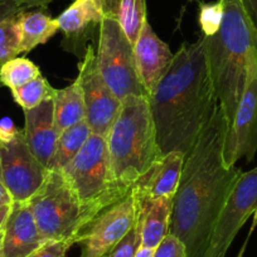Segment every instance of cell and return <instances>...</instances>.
I'll use <instances>...</instances> for the list:
<instances>
[{
	"label": "cell",
	"instance_id": "1",
	"mask_svg": "<svg viewBox=\"0 0 257 257\" xmlns=\"http://www.w3.org/2000/svg\"><path fill=\"white\" fill-rule=\"evenodd\" d=\"M227 123L218 105L185 157L173 197L169 233L185 247L187 257H206L217 218L242 170L222 163Z\"/></svg>",
	"mask_w": 257,
	"mask_h": 257
},
{
	"label": "cell",
	"instance_id": "2",
	"mask_svg": "<svg viewBox=\"0 0 257 257\" xmlns=\"http://www.w3.org/2000/svg\"><path fill=\"white\" fill-rule=\"evenodd\" d=\"M148 101L162 155L179 152L187 157L218 105L207 63L206 37L182 44Z\"/></svg>",
	"mask_w": 257,
	"mask_h": 257
},
{
	"label": "cell",
	"instance_id": "3",
	"mask_svg": "<svg viewBox=\"0 0 257 257\" xmlns=\"http://www.w3.org/2000/svg\"><path fill=\"white\" fill-rule=\"evenodd\" d=\"M221 2V27L214 36L204 37L209 75L229 126L243 95L249 64L257 59V33L239 0Z\"/></svg>",
	"mask_w": 257,
	"mask_h": 257
},
{
	"label": "cell",
	"instance_id": "4",
	"mask_svg": "<svg viewBox=\"0 0 257 257\" xmlns=\"http://www.w3.org/2000/svg\"><path fill=\"white\" fill-rule=\"evenodd\" d=\"M106 144L113 183L128 190L162 157L148 97L130 96L121 101Z\"/></svg>",
	"mask_w": 257,
	"mask_h": 257
},
{
	"label": "cell",
	"instance_id": "5",
	"mask_svg": "<svg viewBox=\"0 0 257 257\" xmlns=\"http://www.w3.org/2000/svg\"><path fill=\"white\" fill-rule=\"evenodd\" d=\"M28 203L46 241H67L72 246L78 231L98 213L81 203L61 173L51 170Z\"/></svg>",
	"mask_w": 257,
	"mask_h": 257
},
{
	"label": "cell",
	"instance_id": "6",
	"mask_svg": "<svg viewBox=\"0 0 257 257\" xmlns=\"http://www.w3.org/2000/svg\"><path fill=\"white\" fill-rule=\"evenodd\" d=\"M81 203L100 212L128 190L117 188L113 183L108 162L106 138L91 134L77 155L61 170Z\"/></svg>",
	"mask_w": 257,
	"mask_h": 257
},
{
	"label": "cell",
	"instance_id": "7",
	"mask_svg": "<svg viewBox=\"0 0 257 257\" xmlns=\"http://www.w3.org/2000/svg\"><path fill=\"white\" fill-rule=\"evenodd\" d=\"M95 52L98 71L118 100L130 96L148 97L138 73L134 46L117 21L102 19Z\"/></svg>",
	"mask_w": 257,
	"mask_h": 257
},
{
	"label": "cell",
	"instance_id": "8",
	"mask_svg": "<svg viewBox=\"0 0 257 257\" xmlns=\"http://www.w3.org/2000/svg\"><path fill=\"white\" fill-rule=\"evenodd\" d=\"M138 221V203L133 188L122 198L101 209L78 231L75 244L81 257H106Z\"/></svg>",
	"mask_w": 257,
	"mask_h": 257
},
{
	"label": "cell",
	"instance_id": "9",
	"mask_svg": "<svg viewBox=\"0 0 257 257\" xmlns=\"http://www.w3.org/2000/svg\"><path fill=\"white\" fill-rule=\"evenodd\" d=\"M48 173L28 148L23 130L0 140V179L13 202H28L43 185Z\"/></svg>",
	"mask_w": 257,
	"mask_h": 257
},
{
	"label": "cell",
	"instance_id": "10",
	"mask_svg": "<svg viewBox=\"0 0 257 257\" xmlns=\"http://www.w3.org/2000/svg\"><path fill=\"white\" fill-rule=\"evenodd\" d=\"M256 214L257 167L242 172L217 218L206 257H226L229 246L247 219Z\"/></svg>",
	"mask_w": 257,
	"mask_h": 257
},
{
	"label": "cell",
	"instance_id": "11",
	"mask_svg": "<svg viewBox=\"0 0 257 257\" xmlns=\"http://www.w3.org/2000/svg\"><path fill=\"white\" fill-rule=\"evenodd\" d=\"M77 81L82 90L86 121L91 132L106 138L120 112L121 101L101 76L92 44H88L82 61L78 63Z\"/></svg>",
	"mask_w": 257,
	"mask_h": 257
},
{
	"label": "cell",
	"instance_id": "12",
	"mask_svg": "<svg viewBox=\"0 0 257 257\" xmlns=\"http://www.w3.org/2000/svg\"><path fill=\"white\" fill-rule=\"evenodd\" d=\"M257 152V59L249 64L246 86L233 121L227 128L222 163L231 168L241 159L252 162Z\"/></svg>",
	"mask_w": 257,
	"mask_h": 257
},
{
	"label": "cell",
	"instance_id": "13",
	"mask_svg": "<svg viewBox=\"0 0 257 257\" xmlns=\"http://www.w3.org/2000/svg\"><path fill=\"white\" fill-rule=\"evenodd\" d=\"M134 52L140 81L149 96L169 70L174 54L169 46L153 31L149 21L144 23L134 44Z\"/></svg>",
	"mask_w": 257,
	"mask_h": 257
},
{
	"label": "cell",
	"instance_id": "14",
	"mask_svg": "<svg viewBox=\"0 0 257 257\" xmlns=\"http://www.w3.org/2000/svg\"><path fill=\"white\" fill-rule=\"evenodd\" d=\"M184 159L185 157L179 152L168 153L158 158L132 185L137 201H153L163 197L173 198L179 184Z\"/></svg>",
	"mask_w": 257,
	"mask_h": 257
},
{
	"label": "cell",
	"instance_id": "15",
	"mask_svg": "<svg viewBox=\"0 0 257 257\" xmlns=\"http://www.w3.org/2000/svg\"><path fill=\"white\" fill-rule=\"evenodd\" d=\"M105 14L97 0H75L57 18L59 31L64 36V49L83 58L88 33L95 27L98 28Z\"/></svg>",
	"mask_w": 257,
	"mask_h": 257
},
{
	"label": "cell",
	"instance_id": "16",
	"mask_svg": "<svg viewBox=\"0 0 257 257\" xmlns=\"http://www.w3.org/2000/svg\"><path fill=\"white\" fill-rule=\"evenodd\" d=\"M44 242L28 202H13L4 224L3 257H27Z\"/></svg>",
	"mask_w": 257,
	"mask_h": 257
},
{
	"label": "cell",
	"instance_id": "17",
	"mask_svg": "<svg viewBox=\"0 0 257 257\" xmlns=\"http://www.w3.org/2000/svg\"><path fill=\"white\" fill-rule=\"evenodd\" d=\"M23 134L31 152L48 169L59 135L54 122L53 97L24 111Z\"/></svg>",
	"mask_w": 257,
	"mask_h": 257
},
{
	"label": "cell",
	"instance_id": "18",
	"mask_svg": "<svg viewBox=\"0 0 257 257\" xmlns=\"http://www.w3.org/2000/svg\"><path fill=\"white\" fill-rule=\"evenodd\" d=\"M137 203L142 246L155 249L169 233L173 198L163 197L153 201H137Z\"/></svg>",
	"mask_w": 257,
	"mask_h": 257
},
{
	"label": "cell",
	"instance_id": "19",
	"mask_svg": "<svg viewBox=\"0 0 257 257\" xmlns=\"http://www.w3.org/2000/svg\"><path fill=\"white\" fill-rule=\"evenodd\" d=\"M106 18L118 22L133 46L137 43L147 18V0H97Z\"/></svg>",
	"mask_w": 257,
	"mask_h": 257
},
{
	"label": "cell",
	"instance_id": "20",
	"mask_svg": "<svg viewBox=\"0 0 257 257\" xmlns=\"http://www.w3.org/2000/svg\"><path fill=\"white\" fill-rule=\"evenodd\" d=\"M53 112L59 133L86 120L85 101L77 78L67 87L54 90Z\"/></svg>",
	"mask_w": 257,
	"mask_h": 257
},
{
	"label": "cell",
	"instance_id": "21",
	"mask_svg": "<svg viewBox=\"0 0 257 257\" xmlns=\"http://www.w3.org/2000/svg\"><path fill=\"white\" fill-rule=\"evenodd\" d=\"M18 22L22 36L21 53H28L47 43L59 31L57 19L42 11L22 12L18 14Z\"/></svg>",
	"mask_w": 257,
	"mask_h": 257
},
{
	"label": "cell",
	"instance_id": "22",
	"mask_svg": "<svg viewBox=\"0 0 257 257\" xmlns=\"http://www.w3.org/2000/svg\"><path fill=\"white\" fill-rule=\"evenodd\" d=\"M91 134L92 132L86 120L59 133L48 170L61 172L80 153Z\"/></svg>",
	"mask_w": 257,
	"mask_h": 257
},
{
	"label": "cell",
	"instance_id": "23",
	"mask_svg": "<svg viewBox=\"0 0 257 257\" xmlns=\"http://www.w3.org/2000/svg\"><path fill=\"white\" fill-rule=\"evenodd\" d=\"M39 76H42L39 67L28 58L16 57L0 67V83L11 90L21 87Z\"/></svg>",
	"mask_w": 257,
	"mask_h": 257
},
{
	"label": "cell",
	"instance_id": "24",
	"mask_svg": "<svg viewBox=\"0 0 257 257\" xmlns=\"http://www.w3.org/2000/svg\"><path fill=\"white\" fill-rule=\"evenodd\" d=\"M54 90L56 88L52 87L43 76H39L31 82L11 91L14 101L23 108V111H26L34 108L47 98L53 97Z\"/></svg>",
	"mask_w": 257,
	"mask_h": 257
},
{
	"label": "cell",
	"instance_id": "25",
	"mask_svg": "<svg viewBox=\"0 0 257 257\" xmlns=\"http://www.w3.org/2000/svg\"><path fill=\"white\" fill-rule=\"evenodd\" d=\"M21 42L18 16L0 22V67L21 54Z\"/></svg>",
	"mask_w": 257,
	"mask_h": 257
},
{
	"label": "cell",
	"instance_id": "26",
	"mask_svg": "<svg viewBox=\"0 0 257 257\" xmlns=\"http://www.w3.org/2000/svg\"><path fill=\"white\" fill-rule=\"evenodd\" d=\"M222 19H223V6L221 0L216 3L199 4V24L203 36H214L221 27Z\"/></svg>",
	"mask_w": 257,
	"mask_h": 257
},
{
	"label": "cell",
	"instance_id": "27",
	"mask_svg": "<svg viewBox=\"0 0 257 257\" xmlns=\"http://www.w3.org/2000/svg\"><path fill=\"white\" fill-rule=\"evenodd\" d=\"M140 246H142V233H140V224L138 219L130 231L113 247L107 257H135Z\"/></svg>",
	"mask_w": 257,
	"mask_h": 257
},
{
	"label": "cell",
	"instance_id": "28",
	"mask_svg": "<svg viewBox=\"0 0 257 257\" xmlns=\"http://www.w3.org/2000/svg\"><path fill=\"white\" fill-rule=\"evenodd\" d=\"M72 244L67 241L48 239L27 257H64Z\"/></svg>",
	"mask_w": 257,
	"mask_h": 257
},
{
	"label": "cell",
	"instance_id": "29",
	"mask_svg": "<svg viewBox=\"0 0 257 257\" xmlns=\"http://www.w3.org/2000/svg\"><path fill=\"white\" fill-rule=\"evenodd\" d=\"M153 257H187V252L184 244L177 237L168 233L155 248Z\"/></svg>",
	"mask_w": 257,
	"mask_h": 257
},
{
	"label": "cell",
	"instance_id": "30",
	"mask_svg": "<svg viewBox=\"0 0 257 257\" xmlns=\"http://www.w3.org/2000/svg\"><path fill=\"white\" fill-rule=\"evenodd\" d=\"M26 9L13 2V0H0V22L6 21L7 18L18 16L19 13L24 12Z\"/></svg>",
	"mask_w": 257,
	"mask_h": 257
},
{
	"label": "cell",
	"instance_id": "31",
	"mask_svg": "<svg viewBox=\"0 0 257 257\" xmlns=\"http://www.w3.org/2000/svg\"><path fill=\"white\" fill-rule=\"evenodd\" d=\"M239 3L257 33V0H239Z\"/></svg>",
	"mask_w": 257,
	"mask_h": 257
},
{
	"label": "cell",
	"instance_id": "32",
	"mask_svg": "<svg viewBox=\"0 0 257 257\" xmlns=\"http://www.w3.org/2000/svg\"><path fill=\"white\" fill-rule=\"evenodd\" d=\"M13 2H16L18 6H21L26 11H28L31 8L46 9L49 4L53 3L54 0H13Z\"/></svg>",
	"mask_w": 257,
	"mask_h": 257
},
{
	"label": "cell",
	"instance_id": "33",
	"mask_svg": "<svg viewBox=\"0 0 257 257\" xmlns=\"http://www.w3.org/2000/svg\"><path fill=\"white\" fill-rule=\"evenodd\" d=\"M12 203H13L12 196L9 194L8 189H7L6 185L3 184L2 179H0V206H3V204H12Z\"/></svg>",
	"mask_w": 257,
	"mask_h": 257
},
{
	"label": "cell",
	"instance_id": "34",
	"mask_svg": "<svg viewBox=\"0 0 257 257\" xmlns=\"http://www.w3.org/2000/svg\"><path fill=\"white\" fill-rule=\"evenodd\" d=\"M12 204H3V206H0V229L3 228L4 224H6L7 218H8L9 213H11Z\"/></svg>",
	"mask_w": 257,
	"mask_h": 257
},
{
	"label": "cell",
	"instance_id": "35",
	"mask_svg": "<svg viewBox=\"0 0 257 257\" xmlns=\"http://www.w3.org/2000/svg\"><path fill=\"white\" fill-rule=\"evenodd\" d=\"M154 248H149V247L140 246V248L138 249L135 257H153L154 256Z\"/></svg>",
	"mask_w": 257,
	"mask_h": 257
},
{
	"label": "cell",
	"instance_id": "36",
	"mask_svg": "<svg viewBox=\"0 0 257 257\" xmlns=\"http://www.w3.org/2000/svg\"><path fill=\"white\" fill-rule=\"evenodd\" d=\"M3 238H4V227L0 229V257H3Z\"/></svg>",
	"mask_w": 257,
	"mask_h": 257
},
{
	"label": "cell",
	"instance_id": "37",
	"mask_svg": "<svg viewBox=\"0 0 257 257\" xmlns=\"http://www.w3.org/2000/svg\"><path fill=\"white\" fill-rule=\"evenodd\" d=\"M244 247H246V244H244V246L242 247L241 252H239V253H238V256H237V257H242V254H243V251H244Z\"/></svg>",
	"mask_w": 257,
	"mask_h": 257
},
{
	"label": "cell",
	"instance_id": "38",
	"mask_svg": "<svg viewBox=\"0 0 257 257\" xmlns=\"http://www.w3.org/2000/svg\"><path fill=\"white\" fill-rule=\"evenodd\" d=\"M189 2H196V0H189Z\"/></svg>",
	"mask_w": 257,
	"mask_h": 257
},
{
	"label": "cell",
	"instance_id": "39",
	"mask_svg": "<svg viewBox=\"0 0 257 257\" xmlns=\"http://www.w3.org/2000/svg\"><path fill=\"white\" fill-rule=\"evenodd\" d=\"M0 86H2V83H0Z\"/></svg>",
	"mask_w": 257,
	"mask_h": 257
},
{
	"label": "cell",
	"instance_id": "40",
	"mask_svg": "<svg viewBox=\"0 0 257 257\" xmlns=\"http://www.w3.org/2000/svg\"><path fill=\"white\" fill-rule=\"evenodd\" d=\"M0 140H2V139H0Z\"/></svg>",
	"mask_w": 257,
	"mask_h": 257
}]
</instances>
